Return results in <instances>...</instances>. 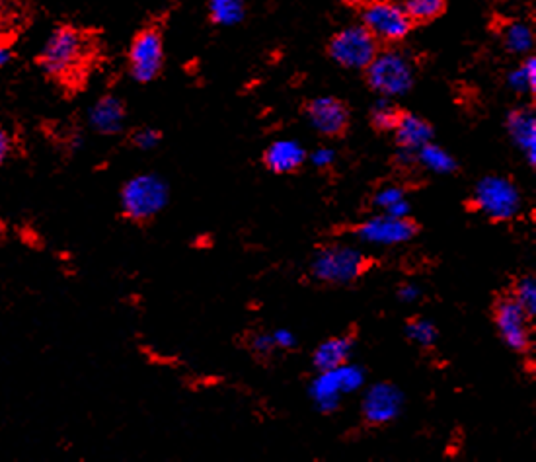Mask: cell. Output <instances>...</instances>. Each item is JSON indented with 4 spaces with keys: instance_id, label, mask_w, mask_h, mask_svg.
I'll return each instance as SVG.
<instances>
[{
    "instance_id": "cell-1",
    "label": "cell",
    "mask_w": 536,
    "mask_h": 462,
    "mask_svg": "<svg viewBox=\"0 0 536 462\" xmlns=\"http://www.w3.org/2000/svg\"><path fill=\"white\" fill-rule=\"evenodd\" d=\"M168 201L170 188L156 174H137L129 178L119 192V207L123 217L139 225L158 217Z\"/></svg>"
},
{
    "instance_id": "cell-2",
    "label": "cell",
    "mask_w": 536,
    "mask_h": 462,
    "mask_svg": "<svg viewBox=\"0 0 536 462\" xmlns=\"http://www.w3.org/2000/svg\"><path fill=\"white\" fill-rule=\"evenodd\" d=\"M88 51L86 38L73 26H61L45 39L39 53V67L53 78L69 77L77 71Z\"/></svg>"
},
{
    "instance_id": "cell-3",
    "label": "cell",
    "mask_w": 536,
    "mask_h": 462,
    "mask_svg": "<svg viewBox=\"0 0 536 462\" xmlns=\"http://www.w3.org/2000/svg\"><path fill=\"white\" fill-rule=\"evenodd\" d=\"M369 258L353 246L332 244L322 248L312 264L310 275L318 283L326 285H347L357 281L365 271L369 270Z\"/></svg>"
},
{
    "instance_id": "cell-4",
    "label": "cell",
    "mask_w": 536,
    "mask_h": 462,
    "mask_svg": "<svg viewBox=\"0 0 536 462\" xmlns=\"http://www.w3.org/2000/svg\"><path fill=\"white\" fill-rule=\"evenodd\" d=\"M367 84L383 98H396L414 86V67L406 55L396 49L379 51L365 67Z\"/></svg>"
},
{
    "instance_id": "cell-5",
    "label": "cell",
    "mask_w": 536,
    "mask_h": 462,
    "mask_svg": "<svg viewBox=\"0 0 536 462\" xmlns=\"http://www.w3.org/2000/svg\"><path fill=\"white\" fill-rule=\"evenodd\" d=\"M470 207L496 223L511 221L521 211V192L509 178L488 176L478 182Z\"/></svg>"
},
{
    "instance_id": "cell-6",
    "label": "cell",
    "mask_w": 536,
    "mask_h": 462,
    "mask_svg": "<svg viewBox=\"0 0 536 462\" xmlns=\"http://www.w3.org/2000/svg\"><path fill=\"white\" fill-rule=\"evenodd\" d=\"M365 385V373L361 367L345 363L334 371H324L310 386V396L314 404L324 414H332L340 408L345 394H351Z\"/></svg>"
},
{
    "instance_id": "cell-7",
    "label": "cell",
    "mask_w": 536,
    "mask_h": 462,
    "mask_svg": "<svg viewBox=\"0 0 536 462\" xmlns=\"http://www.w3.org/2000/svg\"><path fill=\"white\" fill-rule=\"evenodd\" d=\"M363 26L377 41L398 43L408 38L414 22L402 4L394 0H371L363 10Z\"/></svg>"
},
{
    "instance_id": "cell-8",
    "label": "cell",
    "mask_w": 536,
    "mask_h": 462,
    "mask_svg": "<svg viewBox=\"0 0 536 462\" xmlns=\"http://www.w3.org/2000/svg\"><path fill=\"white\" fill-rule=\"evenodd\" d=\"M379 53V41L365 26H349L328 43V55L344 69H365Z\"/></svg>"
},
{
    "instance_id": "cell-9",
    "label": "cell",
    "mask_w": 536,
    "mask_h": 462,
    "mask_svg": "<svg viewBox=\"0 0 536 462\" xmlns=\"http://www.w3.org/2000/svg\"><path fill=\"white\" fill-rule=\"evenodd\" d=\"M494 322L505 346L517 353H527L533 347V318L519 307L511 295L499 297L494 305Z\"/></svg>"
},
{
    "instance_id": "cell-10",
    "label": "cell",
    "mask_w": 536,
    "mask_h": 462,
    "mask_svg": "<svg viewBox=\"0 0 536 462\" xmlns=\"http://www.w3.org/2000/svg\"><path fill=\"white\" fill-rule=\"evenodd\" d=\"M164 67V41L156 28L141 30L129 47V73L141 84L153 82Z\"/></svg>"
},
{
    "instance_id": "cell-11",
    "label": "cell",
    "mask_w": 536,
    "mask_h": 462,
    "mask_svg": "<svg viewBox=\"0 0 536 462\" xmlns=\"http://www.w3.org/2000/svg\"><path fill=\"white\" fill-rule=\"evenodd\" d=\"M351 232L367 244L396 246L410 242L420 232V227L412 217H392L383 213L355 225Z\"/></svg>"
},
{
    "instance_id": "cell-12",
    "label": "cell",
    "mask_w": 536,
    "mask_h": 462,
    "mask_svg": "<svg viewBox=\"0 0 536 462\" xmlns=\"http://www.w3.org/2000/svg\"><path fill=\"white\" fill-rule=\"evenodd\" d=\"M307 117L320 135L328 139H338L344 137L351 114L342 100L334 96H320L308 102Z\"/></svg>"
},
{
    "instance_id": "cell-13",
    "label": "cell",
    "mask_w": 536,
    "mask_h": 462,
    "mask_svg": "<svg viewBox=\"0 0 536 462\" xmlns=\"http://www.w3.org/2000/svg\"><path fill=\"white\" fill-rule=\"evenodd\" d=\"M404 406V394L390 383L373 385L363 398V418L369 425H386L394 422Z\"/></svg>"
},
{
    "instance_id": "cell-14",
    "label": "cell",
    "mask_w": 536,
    "mask_h": 462,
    "mask_svg": "<svg viewBox=\"0 0 536 462\" xmlns=\"http://www.w3.org/2000/svg\"><path fill=\"white\" fill-rule=\"evenodd\" d=\"M127 110L121 98L114 94H106L100 100L94 102V106L88 110V125L94 133L102 137H114L119 135L125 127Z\"/></svg>"
},
{
    "instance_id": "cell-15",
    "label": "cell",
    "mask_w": 536,
    "mask_h": 462,
    "mask_svg": "<svg viewBox=\"0 0 536 462\" xmlns=\"http://www.w3.org/2000/svg\"><path fill=\"white\" fill-rule=\"evenodd\" d=\"M262 162L271 174L289 176V174L299 172L305 166L307 151L297 141L281 139V141H275L269 145L266 153L262 156Z\"/></svg>"
},
{
    "instance_id": "cell-16",
    "label": "cell",
    "mask_w": 536,
    "mask_h": 462,
    "mask_svg": "<svg viewBox=\"0 0 536 462\" xmlns=\"http://www.w3.org/2000/svg\"><path fill=\"white\" fill-rule=\"evenodd\" d=\"M507 131L513 143L525 154L529 164L536 166V117L529 108H517L507 116Z\"/></svg>"
},
{
    "instance_id": "cell-17",
    "label": "cell",
    "mask_w": 536,
    "mask_h": 462,
    "mask_svg": "<svg viewBox=\"0 0 536 462\" xmlns=\"http://www.w3.org/2000/svg\"><path fill=\"white\" fill-rule=\"evenodd\" d=\"M394 133V141L400 151L418 153L423 145L433 141V127L429 121L414 114H402Z\"/></svg>"
},
{
    "instance_id": "cell-18",
    "label": "cell",
    "mask_w": 536,
    "mask_h": 462,
    "mask_svg": "<svg viewBox=\"0 0 536 462\" xmlns=\"http://www.w3.org/2000/svg\"><path fill=\"white\" fill-rule=\"evenodd\" d=\"M353 342H355L353 336H334V338L322 342L320 346L316 347V351L312 355L314 369L318 373H324V371H334L345 363H349Z\"/></svg>"
},
{
    "instance_id": "cell-19",
    "label": "cell",
    "mask_w": 536,
    "mask_h": 462,
    "mask_svg": "<svg viewBox=\"0 0 536 462\" xmlns=\"http://www.w3.org/2000/svg\"><path fill=\"white\" fill-rule=\"evenodd\" d=\"M416 160L425 170L433 174H453L459 168L457 160L447 151H443L439 145H435L433 141L423 145L422 149L416 153Z\"/></svg>"
},
{
    "instance_id": "cell-20",
    "label": "cell",
    "mask_w": 536,
    "mask_h": 462,
    "mask_svg": "<svg viewBox=\"0 0 536 462\" xmlns=\"http://www.w3.org/2000/svg\"><path fill=\"white\" fill-rule=\"evenodd\" d=\"M209 16L217 26H236L246 16L244 0H209Z\"/></svg>"
},
{
    "instance_id": "cell-21",
    "label": "cell",
    "mask_w": 536,
    "mask_h": 462,
    "mask_svg": "<svg viewBox=\"0 0 536 462\" xmlns=\"http://www.w3.org/2000/svg\"><path fill=\"white\" fill-rule=\"evenodd\" d=\"M375 205L392 217H410V201L398 186H386L375 195Z\"/></svg>"
},
{
    "instance_id": "cell-22",
    "label": "cell",
    "mask_w": 536,
    "mask_h": 462,
    "mask_svg": "<svg viewBox=\"0 0 536 462\" xmlns=\"http://www.w3.org/2000/svg\"><path fill=\"white\" fill-rule=\"evenodd\" d=\"M503 45L509 53L525 55L535 45V34L531 30V26H527L523 22H513L503 30Z\"/></svg>"
},
{
    "instance_id": "cell-23",
    "label": "cell",
    "mask_w": 536,
    "mask_h": 462,
    "mask_svg": "<svg viewBox=\"0 0 536 462\" xmlns=\"http://www.w3.org/2000/svg\"><path fill=\"white\" fill-rule=\"evenodd\" d=\"M402 6L414 24H427L445 12L447 0H404Z\"/></svg>"
},
{
    "instance_id": "cell-24",
    "label": "cell",
    "mask_w": 536,
    "mask_h": 462,
    "mask_svg": "<svg viewBox=\"0 0 536 462\" xmlns=\"http://www.w3.org/2000/svg\"><path fill=\"white\" fill-rule=\"evenodd\" d=\"M402 110L396 108L390 98H381L373 110H371V125L379 131V133H392L402 117Z\"/></svg>"
},
{
    "instance_id": "cell-25",
    "label": "cell",
    "mask_w": 536,
    "mask_h": 462,
    "mask_svg": "<svg viewBox=\"0 0 536 462\" xmlns=\"http://www.w3.org/2000/svg\"><path fill=\"white\" fill-rule=\"evenodd\" d=\"M507 84H509L515 92H519V94H527V92L535 94L536 59L533 55L527 57V59L521 63V67H517L515 71L509 73Z\"/></svg>"
},
{
    "instance_id": "cell-26",
    "label": "cell",
    "mask_w": 536,
    "mask_h": 462,
    "mask_svg": "<svg viewBox=\"0 0 536 462\" xmlns=\"http://www.w3.org/2000/svg\"><path fill=\"white\" fill-rule=\"evenodd\" d=\"M513 301L527 312L529 318H535L536 314V281L533 275L521 277L513 291H511Z\"/></svg>"
},
{
    "instance_id": "cell-27",
    "label": "cell",
    "mask_w": 536,
    "mask_h": 462,
    "mask_svg": "<svg viewBox=\"0 0 536 462\" xmlns=\"http://www.w3.org/2000/svg\"><path fill=\"white\" fill-rule=\"evenodd\" d=\"M406 336L418 346L431 347L437 342L439 332H437L435 324H431L429 320L414 318L406 324Z\"/></svg>"
},
{
    "instance_id": "cell-28",
    "label": "cell",
    "mask_w": 536,
    "mask_h": 462,
    "mask_svg": "<svg viewBox=\"0 0 536 462\" xmlns=\"http://www.w3.org/2000/svg\"><path fill=\"white\" fill-rule=\"evenodd\" d=\"M162 139V133L158 129H153V127H141L137 131H133L131 135V145L135 149H141V151H151L154 147H158Z\"/></svg>"
},
{
    "instance_id": "cell-29",
    "label": "cell",
    "mask_w": 536,
    "mask_h": 462,
    "mask_svg": "<svg viewBox=\"0 0 536 462\" xmlns=\"http://www.w3.org/2000/svg\"><path fill=\"white\" fill-rule=\"evenodd\" d=\"M250 349H252V353H256L260 359H268L277 347H275V342H273V336H271V334H258V336L252 338Z\"/></svg>"
},
{
    "instance_id": "cell-30",
    "label": "cell",
    "mask_w": 536,
    "mask_h": 462,
    "mask_svg": "<svg viewBox=\"0 0 536 462\" xmlns=\"http://www.w3.org/2000/svg\"><path fill=\"white\" fill-rule=\"evenodd\" d=\"M310 160H312V164H314L316 168L326 170V168H330V166L336 162V153H334L332 149H328V147H322V149H316V151L312 153Z\"/></svg>"
},
{
    "instance_id": "cell-31",
    "label": "cell",
    "mask_w": 536,
    "mask_h": 462,
    "mask_svg": "<svg viewBox=\"0 0 536 462\" xmlns=\"http://www.w3.org/2000/svg\"><path fill=\"white\" fill-rule=\"evenodd\" d=\"M14 149V141H12V135L8 133V129L4 125H0V170L2 166L6 164V160L10 158Z\"/></svg>"
},
{
    "instance_id": "cell-32",
    "label": "cell",
    "mask_w": 536,
    "mask_h": 462,
    "mask_svg": "<svg viewBox=\"0 0 536 462\" xmlns=\"http://www.w3.org/2000/svg\"><path fill=\"white\" fill-rule=\"evenodd\" d=\"M271 336H273V342H275L277 349L291 351L293 347H297V338L289 330H275Z\"/></svg>"
},
{
    "instance_id": "cell-33",
    "label": "cell",
    "mask_w": 536,
    "mask_h": 462,
    "mask_svg": "<svg viewBox=\"0 0 536 462\" xmlns=\"http://www.w3.org/2000/svg\"><path fill=\"white\" fill-rule=\"evenodd\" d=\"M422 297V289L418 285H402L398 289V299L404 303H414Z\"/></svg>"
},
{
    "instance_id": "cell-34",
    "label": "cell",
    "mask_w": 536,
    "mask_h": 462,
    "mask_svg": "<svg viewBox=\"0 0 536 462\" xmlns=\"http://www.w3.org/2000/svg\"><path fill=\"white\" fill-rule=\"evenodd\" d=\"M10 61H12V49L0 41V71L6 69L10 65Z\"/></svg>"
},
{
    "instance_id": "cell-35",
    "label": "cell",
    "mask_w": 536,
    "mask_h": 462,
    "mask_svg": "<svg viewBox=\"0 0 536 462\" xmlns=\"http://www.w3.org/2000/svg\"><path fill=\"white\" fill-rule=\"evenodd\" d=\"M345 4H349V6H365V4H369L371 0H344Z\"/></svg>"
}]
</instances>
